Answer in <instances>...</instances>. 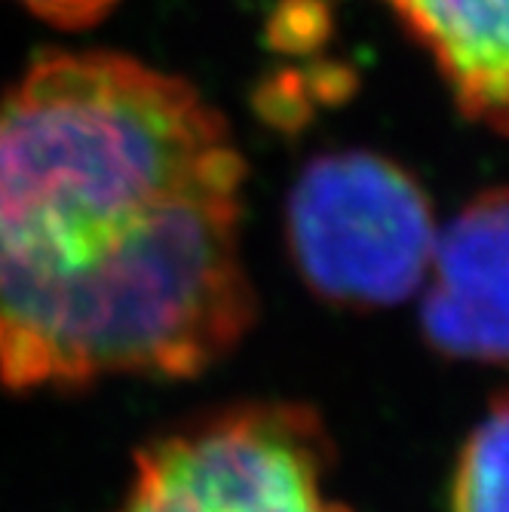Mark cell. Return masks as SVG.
<instances>
[{
	"instance_id": "cell-6",
	"label": "cell",
	"mask_w": 509,
	"mask_h": 512,
	"mask_svg": "<svg viewBox=\"0 0 509 512\" xmlns=\"http://www.w3.org/2000/svg\"><path fill=\"white\" fill-rule=\"evenodd\" d=\"M451 512H509V390L494 393L460 445L448 485Z\"/></svg>"
},
{
	"instance_id": "cell-2",
	"label": "cell",
	"mask_w": 509,
	"mask_h": 512,
	"mask_svg": "<svg viewBox=\"0 0 509 512\" xmlns=\"http://www.w3.org/2000/svg\"><path fill=\"white\" fill-rule=\"evenodd\" d=\"M335 442L307 402H230L157 430L132 451L111 512H353L329 494Z\"/></svg>"
},
{
	"instance_id": "cell-7",
	"label": "cell",
	"mask_w": 509,
	"mask_h": 512,
	"mask_svg": "<svg viewBox=\"0 0 509 512\" xmlns=\"http://www.w3.org/2000/svg\"><path fill=\"white\" fill-rule=\"evenodd\" d=\"M329 34V10L322 0H283L270 19V43L298 53L319 46Z\"/></svg>"
},
{
	"instance_id": "cell-3",
	"label": "cell",
	"mask_w": 509,
	"mask_h": 512,
	"mask_svg": "<svg viewBox=\"0 0 509 512\" xmlns=\"http://www.w3.org/2000/svg\"><path fill=\"white\" fill-rule=\"evenodd\" d=\"M436 240L421 178L381 151L316 154L286 197V246L301 283L341 310H387L421 292Z\"/></svg>"
},
{
	"instance_id": "cell-8",
	"label": "cell",
	"mask_w": 509,
	"mask_h": 512,
	"mask_svg": "<svg viewBox=\"0 0 509 512\" xmlns=\"http://www.w3.org/2000/svg\"><path fill=\"white\" fill-rule=\"evenodd\" d=\"M19 4L59 28H86L105 19L117 0H19Z\"/></svg>"
},
{
	"instance_id": "cell-5",
	"label": "cell",
	"mask_w": 509,
	"mask_h": 512,
	"mask_svg": "<svg viewBox=\"0 0 509 512\" xmlns=\"http://www.w3.org/2000/svg\"><path fill=\"white\" fill-rule=\"evenodd\" d=\"M470 123L509 138V0H381Z\"/></svg>"
},
{
	"instance_id": "cell-1",
	"label": "cell",
	"mask_w": 509,
	"mask_h": 512,
	"mask_svg": "<svg viewBox=\"0 0 509 512\" xmlns=\"http://www.w3.org/2000/svg\"><path fill=\"white\" fill-rule=\"evenodd\" d=\"M246 160L181 77L46 53L0 99V387L191 381L258 319Z\"/></svg>"
},
{
	"instance_id": "cell-4",
	"label": "cell",
	"mask_w": 509,
	"mask_h": 512,
	"mask_svg": "<svg viewBox=\"0 0 509 512\" xmlns=\"http://www.w3.org/2000/svg\"><path fill=\"white\" fill-rule=\"evenodd\" d=\"M421 335L442 359L509 368V184L476 194L439 230Z\"/></svg>"
}]
</instances>
